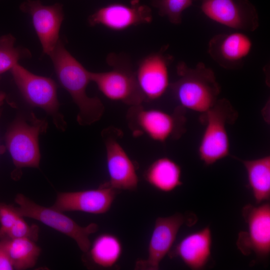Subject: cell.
Masks as SVG:
<instances>
[{
  "mask_svg": "<svg viewBox=\"0 0 270 270\" xmlns=\"http://www.w3.org/2000/svg\"><path fill=\"white\" fill-rule=\"evenodd\" d=\"M118 192L105 182L96 189L59 192L52 207L62 212L102 214L110 209Z\"/></svg>",
  "mask_w": 270,
  "mask_h": 270,
  "instance_id": "obj_16",
  "label": "cell"
},
{
  "mask_svg": "<svg viewBox=\"0 0 270 270\" xmlns=\"http://www.w3.org/2000/svg\"><path fill=\"white\" fill-rule=\"evenodd\" d=\"M248 231L240 232L236 242L238 249L245 255L254 252L260 258L270 253V204L266 202L258 206L246 204L242 210Z\"/></svg>",
  "mask_w": 270,
  "mask_h": 270,
  "instance_id": "obj_10",
  "label": "cell"
},
{
  "mask_svg": "<svg viewBox=\"0 0 270 270\" xmlns=\"http://www.w3.org/2000/svg\"><path fill=\"white\" fill-rule=\"evenodd\" d=\"M252 47L250 38L240 32L220 34L210 40L208 52L212 58L226 70H238L244 65V58Z\"/></svg>",
  "mask_w": 270,
  "mask_h": 270,
  "instance_id": "obj_17",
  "label": "cell"
},
{
  "mask_svg": "<svg viewBox=\"0 0 270 270\" xmlns=\"http://www.w3.org/2000/svg\"><path fill=\"white\" fill-rule=\"evenodd\" d=\"M15 202L18 205L16 208L22 217L40 221L71 238L84 252L89 250L91 245L89 236L98 230L96 224L91 223L86 226H81L63 212L52 206H40L22 194L16 196Z\"/></svg>",
  "mask_w": 270,
  "mask_h": 270,
  "instance_id": "obj_8",
  "label": "cell"
},
{
  "mask_svg": "<svg viewBox=\"0 0 270 270\" xmlns=\"http://www.w3.org/2000/svg\"><path fill=\"white\" fill-rule=\"evenodd\" d=\"M20 216L16 207L0 202V239L6 237L12 226Z\"/></svg>",
  "mask_w": 270,
  "mask_h": 270,
  "instance_id": "obj_26",
  "label": "cell"
},
{
  "mask_svg": "<svg viewBox=\"0 0 270 270\" xmlns=\"http://www.w3.org/2000/svg\"><path fill=\"white\" fill-rule=\"evenodd\" d=\"M235 159L244 166L247 173L248 184L257 204L270 198V156H266L252 160H244L236 156Z\"/></svg>",
  "mask_w": 270,
  "mask_h": 270,
  "instance_id": "obj_20",
  "label": "cell"
},
{
  "mask_svg": "<svg viewBox=\"0 0 270 270\" xmlns=\"http://www.w3.org/2000/svg\"><path fill=\"white\" fill-rule=\"evenodd\" d=\"M212 245V232L207 226L184 237L169 252L168 256L179 258L192 270H201L210 260Z\"/></svg>",
  "mask_w": 270,
  "mask_h": 270,
  "instance_id": "obj_18",
  "label": "cell"
},
{
  "mask_svg": "<svg viewBox=\"0 0 270 270\" xmlns=\"http://www.w3.org/2000/svg\"><path fill=\"white\" fill-rule=\"evenodd\" d=\"M122 251V243L118 238L104 233L94 240L88 252L95 265L102 268H111L119 260Z\"/></svg>",
  "mask_w": 270,
  "mask_h": 270,
  "instance_id": "obj_22",
  "label": "cell"
},
{
  "mask_svg": "<svg viewBox=\"0 0 270 270\" xmlns=\"http://www.w3.org/2000/svg\"><path fill=\"white\" fill-rule=\"evenodd\" d=\"M238 116L230 102L226 98L218 100L201 120L206 125L198 147L200 158L206 166L212 165L230 155L228 124L234 123Z\"/></svg>",
  "mask_w": 270,
  "mask_h": 270,
  "instance_id": "obj_3",
  "label": "cell"
},
{
  "mask_svg": "<svg viewBox=\"0 0 270 270\" xmlns=\"http://www.w3.org/2000/svg\"><path fill=\"white\" fill-rule=\"evenodd\" d=\"M186 109L179 106L172 113L146 109L142 104L130 106L126 113L129 128L134 136L146 135L159 142L178 139L186 132Z\"/></svg>",
  "mask_w": 270,
  "mask_h": 270,
  "instance_id": "obj_4",
  "label": "cell"
},
{
  "mask_svg": "<svg viewBox=\"0 0 270 270\" xmlns=\"http://www.w3.org/2000/svg\"><path fill=\"white\" fill-rule=\"evenodd\" d=\"M47 128L46 120L38 118L34 113L28 118L18 116L10 125L5 136L6 147L16 172L24 168L39 167L38 136L46 132Z\"/></svg>",
  "mask_w": 270,
  "mask_h": 270,
  "instance_id": "obj_5",
  "label": "cell"
},
{
  "mask_svg": "<svg viewBox=\"0 0 270 270\" xmlns=\"http://www.w3.org/2000/svg\"><path fill=\"white\" fill-rule=\"evenodd\" d=\"M176 72L178 78L170 87L179 106L203 114L215 104L220 87L212 69L202 62L191 68L180 62Z\"/></svg>",
  "mask_w": 270,
  "mask_h": 270,
  "instance_id": "obj_2",
  "label": "cell"
},
{
  "mask_svg": "<svg viewBox=\"0 0 270 270\" xmlns=\"http://www.w3.org/2000/svg\"><path fill=\"white\" fill-rule=\"evenodd\" d=\"M14 270L12 263L3 245L0 241V270Z\"/></svg>",
  "mask_w": 270,
  "mask_h": 270,
  "instance_id": "obj_27",
  "label": "cell"
},
{
  "mask_svg": "<svg viewBox=\"0 0 270 270\" xmlns=\"http://www.w3.org/2000/svg\"><path fill=\"white\" fill-rule=\"evenodd\" d=\"M201 9L210 19L228 27L252 32L259 26L258 12L248 0H202Z\"/></svg>",
  "mask_w": 270,
  "mask_h": 270,
  "instance_id": "obj_11",
  "label": "cell"
},
{
  "mask_svg": "<svg viewBox=\"0 0 270 270\" xmlns=\"http://www.w3.org/2000/svg\"><path fill=\"white\" fill-rule=\"evenodd\" d=\"M38 226L28 225L23 217L20 216L12 226L6 237L12 238H28L36 242L38 239Z\"/></svg>",
  "mask_w": 270,
  "mask_h": 270,
  "instance_id": "obj_25",
  "label": "cell"
},
{
  "mask_svg": "<svg viewBox=\"0 0 270 270\" xmlns=\"http://www.w3.org/2000/svg\"><path fill=\"white\" fill-rule=\"evenodd\" d=\"M107 62L112 69L104 72H90L91 81L110 100L129 106L142 104L145 98L138 85L136 72L130 63L115 54L108 55Z\"/></svg>",
  "mask_w": 270,
  "mask_h": 270,
  "instance_id": "obj_6",
  "label": "cell"
},
{
  "mask_svg": "<svg viewBox=\"0 0 270 270\" xmlns=\"http://www.w3.org/2000/svg\"><path fill=\"white\" fill-rule=\"evenodd\" d=\"M6 98L5 94L0 92V117L2 111V107L4 103V100ZM5 147L0 144V154H2L5 151Z\"/></svg>",
  "mask_w": 270,
  "mask_h": 270,
  "instance_id": "obj_28",
  "label": "cell"
},
{
  "mask_svg": "<svg viewBox=\"0 0 270 270\" xmlns=\"http://www.w3.org/2000/svg\"><path fill=\"white\" fill-rule=\"evenodd\" d=\"M180 166L172 159L163 157L152 162L145 170L146 182L162 192H170L182 184Z\"/></svg>",
  "mask_w": 270,
  "mask_h": 270,
  "instance_id": "obj_19",
  "label": "cell"
},
{
  "mask_svg": "<svg viewBox=\"0 0 270 270\" xmlns=\"http://www.w3.org/2000/svg\"><path fill=\"white\" fill-rule=\"evenodd\" d=\"M14 40L11 34L0 38V74L11 70L20 59L30 55L28 50L15 48Z\"/></svg>",
  "mask_w": 270,
  "mask_h": 270,
  "instance_id": "obj_23",
  "label": "cell"
},
{
  "mask_svg": "<svg viewBox=\"0 0 270 270\" xmlns=\"http://www.w3.org/2000/svg\"><path fill=\"white\" fill-rule=\"evenodd\" d=\"M151 9L140 4V0H132L130 4L112 3L102 6L88 18L91 26L101 25L114 31H121L140 24L152 22Z\"/></svg>",
  "mask_w": 270,
  "mask_h": 270,
  "instance_id": "obj_12",
  "label": "cell"
},
{
  "mask_svg": "<svg viewBox=\"0 0 270 270\" xmlns=\"http://www.w3.org/2000/svg\"><path fill=\"white\" fill-rule=\"evenodd\" d=\"M122 135V130L113 126L107 128L102 132L110 178L106 183L118 190H134L138 182L136 168L118 141Z\"/></svg>",
  "mask_w": 270,
  "mask_h": 270,
  "instance_id": "obj_9",
  "label": "cell"
},
{
  "mask_svg": "<svg viewBox=\"0 0 270 270\" xmlns=\"http://www.w3.org/2000/svg\"><path fill=\"white\" fill-rule=\"evenodd\" d=\"M166 49L164 48L144 58L135 72L145 100L159 98L170 86L168 66L173 58L164 53Z\"/></svg>",
  "mask_w": 270,
  "mask_h": 270,
  "instance_id": "obj_15",
  "label": "cell"
},
{
  "mask_svg": "<svg viewBox=\"0 0 270 270\" xmlns=\"http://www.w3.org/2000/svg\"><path fill=\"white\" fill-rule=\"evenodd\" d=\"M14 80L28 103L44 110L52 118L56 127L64 131L66 124L60 112L57 87L52 78L38 76L16 64L11 69Z\"/></svg>",
  "mask_w": 270,
  "mask_h": 270,
  "instance_id": "obj_7",
  "label": "cell"
},
{
  "mask_svg": "<svg viewBox=\"0 0 270 270\" xmlns=\"http://www.w3.org/2000/svg\"><path fill=\"white\" fill-rule=\"evenodd\" d=\"M1 241L14 269L24 270L35 266L41 252L35 241L28 238H8Z\"/></svg>",
  "mask_w": 270,
  "mask_h": 270,
  "instance_id": "obj_21",
  "label": "cell"
},
{
  "mask_svg": "<svg viewBox=\"0 0 270 270\" xmlns=\"http://www.w3.org/2000/svg\"><path fill=\"white\" fill-rule=\"evenodd\" d=\"M20 9L31 16L43 52L50 56L60 40L59 31L64 20L62 6L59 3L46 6L38 0H26Z\"/></svg>",
  "mask_w": 270,
  "mask_h": 270,
  "instance_id": "obj_14",
  "label": "cell"
},
{
  "mask_svg": "<svg viewBox=\"0 0 270 270\" xmlns=\"http://www.w3.org/2000/svg\"><path fill=\"white\" fill-rule=\"evenodd\" d=\"M50 56L60 84L78 108V124L86 126L99 120L104 113V106L98 98L87 94V86L92 82L90 72L72 56L60 40Z\"/></svg>",
  "mask_w": 270,
  "mask_h": 270,
  "instance_id": "obj_1",
  "label": "cell"
},
{
  "mask_svg": "<svg viewBox=\"0 0 270 270\" xmlns=\"http://www.w3.org/2000/svg\"><path fill=\"white\" fill-rule=\"evenodd\" d=\"M188 221L190 222L191 219L179 212L158 218L148 244V258L137 260L134 269L158 270L160 262L171 250L180 228Z\"/></svg>",
  "mask_w": 270,
  "mask_h": 270,
  "instance_id": "obj_13",
  "label": "cell"
},
{
  "mask_svg": "<svg viewBox=\"0 0 270 270\" xmlns=\"http://www.w3.org/2000/svg\"><path fill=\"white\" fill-rule=\"evenodd\" d=\"M192 4V0H153L152 2L158 14L166 16L174 24L181 23L183 12Z\"/></svg>",
  "mask_w": 270,
  "mask_h": 270,
  "instance_id": "obj_24",
  "label": "cell"
}]
</instances>
